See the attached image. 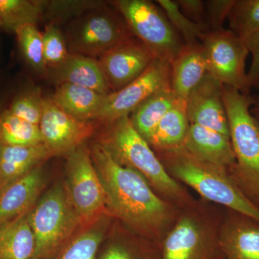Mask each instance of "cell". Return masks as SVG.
I'll list each match as a JSON object with an SVG mask.
<instances>
[{
    "label": "cell",
    "instance_id": "6da1fadb",
    "mask_svg": "<svg viewBox=\"0 0 259 259\" xmlns=\"http://www.w3.org/2000/svg\"><path fill=\"white\" fill-rule=\"evenodd\" d=\"M90 149L110 214L129 231L161 244L182 209L162 199L138 172L117 163L100 143Z\"/></svg>",
    "mask_w": 259,
    "mask_h": 259
},
{
    "label": "cell",
    "instance_id": "7a4b0ae2",
    "mask_svg": "<svg viewBox=\"0 0 259 259\" xmlns=\"http://www.w3.org/2000/svg\"><path fill=\"white\" fill-rule=\"evenodd\" d=\"M99 143L117 163L140 174L166 202L183 209L196 200L185 186L167 173L147 141L133 125L130 116L106 125Z\"/></svg>",
    "mask_w": 259,
    "mask_h": 259
},
{
    "label": "cell",
    "instance_id": "3957f363",
    "mask_svg": "<svg viewBox=\"0 0 259 259\" xmlns=\"http://www.w3.org/2000/svg\"><path fill=\"white\" fill-rule=\"evenodd\" d=\"M155 153L172 178L195 191L201 199L259 223V207L237 187L228 168L194 157L183 147Z\"/></svg>",
    "mask_w": 259,
    "mask_h": 259
},
{
    "label": "cell",
    "instance_id": "277c9868",
    "mask_svg": "<svg viewBox=\"0 0 259 259\" xmlns=\"http://www.w3.org/2000/svg\"><path fill=\"white\" fill-rule=\"evenodd\" d=\"M223 98L236 157L228 174L245 197L259 207V127L250 112L253 97L223 86Z\"/></svg>",
    "mask_w": 259,
    "mask_h": 259
},
{
    "label": "cell",
    "instance_id": "5b68a950",
    "mask_svg": "<svg viewBox=\"0 0 259 259\" xmlns=\"http://www.w3.org/2000/svg\"><path fill=\"white\" fill-rule=\"evenodd\" d=\"M224 207L199 198L182 209L161 243V259H223L219 230Z\"/></svg>",
    "mask_w": 259,
    "mask_h": 259
},
{
    "label": "cell",
    "instance_id": "8992f818",
    "mask_svg": "<svg viewBox=\"0 0 259 259\" xmlns=\"http://www.w3.org/2000/svg\"><path fill=\"white\" fill-rule=\"evenodd\" d=\"M35 238L34 259H51L82 229L66 184L54 185L29 212Z\"/></svg>",
    "mask_w": 259,
    "mask_h": 259
},
{
    "label": "cell",
    "instance_id": "52a82bcc",
    "mask_svg": "<svg viewBox=\"0 0 259 259\" xmlns=\"http://www.w3.org/2000/svg\"><path fill=\"white\" fill-rule=\"evenodd\" d=\"M112 3L134 36L149 49L155 59L169 63L174 60L185 42L156 3L147 0Z\"/></svg>",
    "mask_w": 259,
    "mask_h": 259
},
{
    "label": "cell",
    "instance_id": "ba28073f",
    "mask_svg": "<svg viewBox=\"0 0 259 259\" xmlns=\"http://www.w3.org/2000/svg\"><path fill=\"white\" fill-rule=\"evenodd\" d=\"M66 155V185L83 226L105 214L111 215L106 192L94 165L90 148L84 143Z\"/></svg>",
    "mask_w": 259,
    "mask_h": 259
},
{
    "label": "cell",
    "instance_id": "9c48e42d",
    "mask_svg": "<svg viewBox=\"0 0 259 259\" xmlns=\"http://www.w3.org/2000/svg\"><path fill=\"white\" fill-rule=\"evenodd\" d=\"M133 37L121 15L101 9L73 21L65 39L69 54L97 59Z\"/></svg>",
    "mask_w": 259,
    "mask_h": 259
},
{
    "label": "cell",
    "instance_id": "30bf717a",
    "mask_svg": "<svg viewBox=\"0 0 259 259\" xmlns=\"http://www.w3.org/2000/svg\"><path fill=\"white\" fill-rule=\"evenodd\" d=\"M199 42L203 49L207 72L224 86L249 95L245 71L249 52L244 40L231 30L223 28L203 32Z\"/></svg>",
    "mask_w": 259,
    "mask_h": 259
},
{
    "label": "cell",
    "instance_id": "8fae6325",
    "mask_svg": "<svg viewBox=\"0 0 259 259\" xmlns=\"http://www.w3.org/2000/svg\"><path fill=\"white\" fill-rule=\"evenodd\" d=\"M171 88V63L154 59L139 78L125 88L105 95L96 120L105 125L131 115L148 98Z\"/></svg>",
    "mask_w": 259,
    "mask_h": 259
},
{
    "label": "cell",
    "instance_id": "7c38bea8",
    "mask_svg": "<svg viewBox=\"0 0 259 259\" xmlns=\"http://www.w3.org/2000/svg\"><path fill=\"white\" fill-rule=\"evenodd\" d=\"M42 143L54 154H67L84 144L93 128L89 122L75 118L51 99H44L40 124Z\"/></svg>",
    "mask_w": 259,
    "mask_h": 259
},
{
    "label": "cell",
    "instance_id": "4fadbf2b",
    "mask_svg": "<svg viewBox=\"0 0 259 259\" xmlns=\"http://www.w3.org/2000/svg\"><path fill=\"white\" fill-rule=\"evenodd\" d=\"M155 57L137 37L107 51L99 62L112 93L118 91L139 78Z\"/></svg>",
    "mask_w": 259,
    "mask_h": 259
},
{
    "label": "cell",
    "instance_id": "5bb4252c",
    "mask_svg": "<svg viewBox=\"0 0 259 259\" xmlns=\"http://www.w3.org/2000/svg\"><path fill=\"white\" fill-rule=\"evenodd\" d=\"M223 86L221 81L206 73L187 97L186 110L190 124L217 131L230 138L229 123L223 98Z\"/></svg>",
    "mask_w": 259,
    "mask_h": 259
},
{
    "label": "cell",
    "instance_id": "9a60e30c",
    "mask_svg": "<svg viewBox=\"0 0 259 259\" xmlns=\"http://www.w3.org/2000/svg\"><path fill=\"white\" fill-rule=\"evenodd\" d=\"M219 245L223 259H259V223L241 212L225 209Z\"/></svg>",
    "mask_w": 259,
    "mask_h": 259
},
{
    "label": "cell",
    "instance_id": "2e32d148",
    "mask_svg": "<svg viewBox=\"0 0 259 259\" xmlns=\"http://www.w3.org/2000/svg\"><path fill=\"white\" fill-rule=\"evenodd\" d=\"M45 185V175L38 166L6 186L0 192V223L29 212L37 203Z\"/></svg>",
    "mask_w": 259,
    "mask_h": 259
},
{
    "label": "cell",
    "instance_id": "e0dca14e",
    "mask_svg": "<svg viewBox=\"0 0 259 259\" xmlns=\"http://www.w3.org/2000/svg\"><path fill=\"white\" fill-rule=\"evenodd\" d=\"M47 74L49 79L58 86L71 83L90 89L103 95L112 93L100 62L94 58L69 54L59 66L48 69Z\"/></svg>",
    "mask_w": 259,
    "mask_h": 259
},
{
    "label": "cell",
    "instance_id": "ac0fdd59",
    "mask_svg": "<svg viewBox=\"0 0 259 259\" xmlns=\"http://www.w3.org/2000/svg\"><path fill=\"white\" fill-rule=\"evenodd\" d=\"M183 148L194 157L226 168L236 162L230 138L195 124H190Z\"/></svg>",
    "mask_w": 259,
    "mask_h": 259
},
{
    "label": "cell",
    "instance_id": "d6986e66",
    "mask_svg": "<svg viewBox=\"0 0 259 259\" xmlns=\"http://www.w3.org/2000/svg\"><path fill=\"white\" fill-rule=\"evenodd\" d=\"M206 73L205 58L200 42L185 44L171 62V88L175 97L186 101Z\"/></svg>",
    "mask_w": 259,
    "mask_h": 259
},
{
    "label": "cell",
    "instance_id": "ffe728a7",
    "mask_svg": "<svg viewBox=\"0 0 259 259\" xmlns=\"http://www.w3.org/2000/svg\"><path fill=\"white\" fill-rule=\"evenodd\" d=\"M52 156L44 143L29 146L0 144V192Z\"/></svg>",
    "mask_w": 259,
    "mask_h": 259
},
{
    "label": "cell",
    "instance_id": "44dd1931",
    "mask_svg": "<svg viewBox=\"0 0 259 259\" xmlns=\"http://www.w3.org/2000/svg\"><path fill=\"white\" fill-rule=\"evenodd\" d=\"M29 212L0 223V259H34L36 244Z\"/></svg>",
    "mask_w": 259,
    "mask_h": 259
},
{
    "label": "cell",
    "instance_id": "7402d4cb",
    "mask_svg": "<svg viewBox=\"0 0 259 259\" xmlns=\"http://www.w3.org/2000/svg\"><path fill=\"white\" fill-rule=\"evenodd\" d=\"M190 125L186 101L177 99L160 121L148 144L155 153L183 147Z\"/></svg>",
    "mask_w": 259,
    "mask_h": 259
},
{
    "label": "cell",
    "instance_id": "603a6c76",
    "mask_svg": "<svg viewBox=\"0 0 259 259\" xmlns=\"http://www.w3.org/2000/svg\"><path fill=\"white\" fill-rule=\"evenodd\" d=\"M105 96L90 89L63 83L58 86L52 100L75 118L89 122L96 120Z\"/></svg>",
    "mask_w": 259,
    "mask_h": 259
},
{
    "label": "cell",
    "instance_id": "cb8c5ba5",
    "mask_svg": "<svg viewBox=\"0 0 259 259\" xmlns=\"http://www.w3.org/2000/svg\"><path fill=\"white\" fill-rule=\"evenodd\" d=\"M112 218L105 214L83 227L51 259H96L97 250L106 236Z\"/></svg>",
    "mask_w": 259,
    "mask_h": 259
},
{
    "label": "cell",
    "instance_id": "d4e9b609",
    "mask_svg": "<svg viewBox=\"0 0 259 259\" xmlns=\"http://www.w3.org/2000/svg\"><path fill=\"white\" fill-rule=\"evenodd\" d=\"M176 100L171 88L160 90L143 102L130 115L133 125L148 143L160 121Z\"/></svg>",
    "mask_w": 259,
    "mask_h": 259
},
{
    "label": "cell",
    "instance_id": "484cf974",
    "mask_svg": "<svg viewBox=\"0 0 259 259\" xmlns=\"http://www.w3.org/2000/svg\"><path fill=\"white\" fill-rule=\"evenodd\" d=\"M42 144L40 126L4 109L0 115V144L29 146Z\"/></svg>",
    "mask_w": 259,
    "mask_h": 259
},
{
    "label": "cell",
    "instance_id": "4316f807",
    "mask_svg": "<svg viewBox=\"0 0 259 259\" xmlns=\"http://www.w3.org/2000/svg\"><path fill=\"white\" fill-rule=\"evenodd\" d=\"M44 16L40 1L0 0V20L4 30L15 32L27 25H36Z\"/></svg>",
    "mask_w": 259,
    "mask_h": 259
},
{
    "label": "cell",
    "instance_id": "83f0119b",
    "mask_svg": "<svg viewBox=\"0 0 259 259\" xmlns=\"http://www.w3.org/2000/svg\"><path fill=\"white\" fill-rule=\"evenodd\" d=\"M100 259H161V244L140 236L136 241L117 238L107 245Z\"/></svg>",
    "mask_w": 259,
    "mask_h": 259
},
{
    "label": "cell",
    "instance_id": "f1b7e54d",
    "mask_svg": "<svg viewBox=\"0 0 259 259\" xmlns=\"http://www.w3.org/2000/svg\"><path fill=\"white\" fill-rule=\"evenodd\" d=\"M229 30L243 40L259 32V0H235L228 17Z\"/></svg>",
    "mask_w": 259,
    "mask_h": 259
},
{
    "label": "cell",
    "instance_id": "f546056e",
    "mask_svg": "<svg viewBox=\"0 0 259 259\" xmlns=\"http://www.w3.org/2000/svg\"><path fill=\"white\" fill-rule=\"evenodd\" d=\"M19 49L24 60L37 72L47 74V67L44 56L42 33L36 25H27L15 32Z\"/></svg>",
    "mask_w": 259,
    "mask_h": 259
},
{
    "label": "cell",
    "instance_id": "4dcf8cb0",
    "mask_svg": "<svg viewBox=\"0 0 259 259\" xmlns=\"http://www.w3.org/2000/svg\"><path fill=\"white\" fill-rule=\"evenodd\" d=\"M165 13L173 28L180 34L185 44H199V37L208 27L194 23L181 11L176 1L157 0L155 2Z\"/></svg>",
    "mask_w": 259,
    "mask_h": 259
},
{
    "label": "cell",
    "instance_id": "1f68e13d",
    "mask_svg": "<svg viewBox=\"0 0 259 259\" xmlns=\"http://www.w3.org/2000/svg\"><path fill=\"white\" fill-rule=\"evenodd\" d=\"M44 56L47 70L61 64L69 55L66 39L55 23L47 25L42 33Z\"/></svg>",
    "mask_w": 259,
    "mask_h": 259
},
{
    "label": "cell",
    "instance_id": "d6a6232c",
    "mask_svg": "<svg viewBox=\"0 0 259 259\" xmlns=\"http://www.w3.org/2000/svg\"><path fill=\"white\" fill-rule=\"evenodd\" d=\"M44 99L37 92H24L13 99L8 110L17 117L39 125L44 111Z\"/></svg>",
    "mask_w": 259,
    "mask_h": 259
},
{
    "label": "cell",
    "instance_id": "836d02e7",
    "mask_svg": "<svg viewBox=\"0 0 259 259\" xmlns=\"http://www.w3.org/2000/svg\"><path fill=\"white\" fill-rule=\"evenodd\" d=\"M41 2L44 15L54 18H64L74 15H81L85 10L97 5V2L52 1Z\"/></svg>",
    "mask_w": 259,
    "mask_h": 259
},
{
    "label": "cell",
    "instance_id": "e575fe53",
    "mask_svg": "<svg viewBox=\"0 0 259 259\" xmlns=\"http://www.w3.org/2000/svg\"><path fill=\"white\" fill-rule=\"evenodd\" d=\"M204 2L209 30L223 29V23L228 19L235 0H208Z\"/></svg>",
    "mask_w": 259,
    "mask_h": 259
},
{
    "label": "cell",
    "instance_id": "d590c367",
    "mask_svg": "<svg viewBox=\"0 0 259 259\" xmlns=\"http://www.w3.org/2000/svg\"><path fill=\"white\" fill-rule=\"evenodd\" d=\"M252 61L249 71L247 73V90L256 87L259 83V32L244 40Z\"/></svg>",
    "mask_w": 259,
    "mask_h": 259
},
{
    "label": "cell",
    "instance_id": "8d00e7d4",
    "mask_svg": "<svg viewBox=\"0 0 259 259\" xmlns=\"http://www.w3.org/2000/svg\"><path fill=\"white\" fill-rule=\"evenodd\" d=\"M176 2L186 17L194 23L208 27L205 2L201 0H177Z\"/></svg>",
    "mask_w": 259,
    "mask_h": 259
},
{
    "label": "cell",
    "instance_id": "74e56055",
    "mask_svg": "<svg viewBox=\"0 0 259 259\" xmlns=\"http://www.w3.org/2000/svg\"><path fill=\"white\" fill-rule=\"evenodd\" d=\"M250 112L254 117L259 127V95L255 97H253V103L250 107Z\"/></svg>",
    "mask_w": 259,
    "mask_h": 259
},
{
    "label": "cell",
    "instance_id": "f35d334b",
    "mask_svg": "<svg viewBox=\"0 0 259 259\" xmlns=\"http://www.w3.org/2000/svg\"><path fill=\"white\" fill-rule=\"evenodd\" d=\"M0 30H4V27H3V23H2L1 20H0Z\"/></svg>",
    "mask_w": 259,
    "mask_h": 259
},
{
    "label": "cell",
    "instance_id": "ab89813d",
    "mask_svg": "<svg viewBox=\"0 0 259 259\" xmlns=\"http://www.w3.org/2000/svg\"><path fill=\"white\" fill-rule=\"evenodd\" d=\"M3 110H4V109L3 108V107H2L1 104H0V115H1L2 112H3Z\"/></svg>",
    "mask_w": 259,
    "mask_h": 259
},
{
    "label": "cell",
    "instance_id": "60d3db41",
    "mask_svg": "<svg viewBox=\"0 0 259 259\" xmlns=\"http://www.w3.org/2000/svg\"><path fill=\"white\" fill-rule=\"evenodd\" d=\"M256 87H257V88H259V83H258V85H257V86H256Z\"/></svg>",
    "mask_w": 259,
    "mask_h": 259
}]
</instances>
